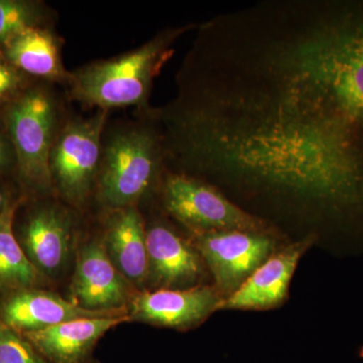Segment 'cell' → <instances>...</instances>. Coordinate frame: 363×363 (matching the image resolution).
Listing matches in <instances>:
<instances>
[{"label":"cell","instance_id":"22","mask_svg":"<svg viewBox=\"0 0 363 363\" xmlns=\"http://www.w3.org/2000/svg\"><path fill=\"white\" fill-rule=\"evenodd\" d=\"M13 197H16V196L1 183V179H0V212L6 206V203Z\"/></svg>","mask_w":363,"mask_h":363},{"label":"cell","instance_id":"1","mask_svg":"<svg viewBox=\"0 0 363 363\" xmlns=\"http://www.w3.org/2000/svg\"><path fill=\"white\" fill-rule=\"evenodd\" d=\"M257 76L277 125L363 164V0L288 2L260 44Z\"/></svg>","mask_w":363,"mask_h":363},{"label":"cell","instance_id":"15","mask_svg":"<svg viewBox=\"0 0 363 363\" xmlns=\"http://www.w3.org/2000/svg\"><path fill=\"white\" fill-rule=\"evenodd\" d=\"M102 241L112 264L133 288L147 283V230L135 207L111 212Z\"/></svg>","mask_w":363,"mask_h":363},{"label":"cell","instance_id":"16","mask_svg":"<svg viewBox=\"0 0 363 363\" xmlns=\"http://www.w3.org/2000/svg\"><path fill=\"white\" fill-rule=\"evenodd\" d=\"M2 56L14 68L30 77L54 82L69 81L71 74L65 70L58 38L42 26L26 28L9 40Z\"/></svg>","mask_w":363,"mask_h":363},{"label":"cell","instance_id":"11","mask_svg":"<svg viewBox=\"0 0 363 363\" xmlns=\"http://www.w3.org/2000/svg\"><path fill=\"white\" fill-rule=\"evenodd\" d=\"M114 316H128V311H90L44 288L28 289L0 297V320L21 334L81 318Z\"/></svg>","mask_w":363,"mask_h":363},{"label":"cell","instance_id":"4","mask_svg":"<svg viewBox=\"0 0 363 363\" xmlns=\"http://www.w3.org/2000/svg\"><path fill=\"white\" fill-rule=\"evenodd\" d=\"M16 154V175L35 195L52 189L50 155L58 135V107L45 88L28 86L0 112Z\"/></svg>","mask_w":363,"mask_h":363},{"label":"cell","instance_id":"9","mask_svg":"<svg viewBox=\"0 0 363 363\" xmlns=\"http://www.w3.org/2000/svg\"><path fill=\"white\" fill-rule=\"evenodd\" d=\"M135 290L112 264L102 240L81 247L70 285L71 302L90 311H128Z\"/></svg>","mask_w":363,"mask_h":363},{"label":"cell","instance_id":"7","mask_svg":"<svg viewBox=\"0 0 363 363\" xmlns=\"http://www.w3.org/2000/svg\"><path fill=\"white\" fill-rule=\"evenodd\" d=\"M26 207L23 211L20 207L16 211L14 233L33 266L45 279L55 278L70 259L73 241L70 214L51 203H35Z\"/></svg>","mask_w":363,"mask_h":363},{"label":"cell","instance_id":"12","mask_svg":"<svg viewBox=\"0 0 363 363\" xmlns=\"http://www.w3.org/2000/svg\"><path fill=\"white\" fill-rule=\"evenodd\" d=\"M128 321V316L81 318L21 335L49 363H88L105 334Z\"/></svg>","mask_w":363,"mask_h":363},{"label":"cell","instance_id":"20","mask_svg":"<svg viewBox=\"0 0 363 363\" xmlns=\"http://www.w3.org/2000/svg\"><path fill=\"white\" fill-rule=\"evenodd\" d=\"M28 76L14 68L0 54V109L28 87Z\"/></svg>","mask_w":363,"mask_h":363},{"label":"cell","instance_id":"6","mask_svg":"<svg viewBox=\"0 0 363 363\" xmlns=\"http://www.w3.org/2000/svg\"><path fill=\"white\" fill-rule=\"evenodd\" d=\"M107 116L108 111H99L89 118L71 119L59 130L52 145V188L73 206L82 207L92 192L99 172Z\"/></svg>","mask_w":363,"mask_h":363},{"label":"cell","instance_id":"5","mask_svg":"<svg viewBox=\"0 0 363 363\" xmlns=\"http://www.w3.org/2000/svg\"><path fill=\"white\" fill-rule=\"evenodd\" d=\"M164 208L194 233L248 231L271 234L269 223L229 200L201 179L169 173L162 184Z\"/></svg>","mask_w":363,"mask_h":363},{"label":"cell","instance_id":"2","mask_svg":"<svg viewBox=\"0 0 363 363\" xmlns=\"http://www.w3.org/2000/svg\"><path fill=\"white\" fill-rule=\"evenodd\" d=\"M195 25L162 30L142 47L71 74L70 96L100 111L147 106L155 78L174 54V44Z\"/></svg>","mask_w":363,"mask_h":363},{"label":"cell","instance_id":"14","mask_svg":"<svg viewBox=\"0 0 363 363\" xmlns=\"http://www.w3.org/2000/svg\"><path fill=\"white\" fill-rule=\"evenodd\" d=\"M308 247L309 240L300 241L269 257L235 292L222 298L218 310L260 309L281 303Z\"/></svg>","mask_w":363,"mask_h":363},{"label":"cell","instance_id":"13","mask_svg":"<svg viewBox=\"0 0 363 363\" xmlns=\"http://www.w3.org/2000/svg\"><path fill=\"white\" fill-rule=\"evenodd\" d=\"M147 281L156 290L195 285L201 278L199 255L169 227L155 224L147 229Z\"/></svg>","mask_w":363,"mask_h":363},{"label":"cell","instance_id":"21","mask_svg":"<svg viewBox=\"0 0 363 363\" xmlns=\"http://www.w3.org/2000/svg\"><path fill=\"white\" fill-rule=\"evenodd\" d=\"M16 154L4 124L0 117V179L11 172L16 173Z\"/></svg>","mask_w":363,"mask_h":363},{"label":"cell","instance_id":"18","mask_svg":"<svg viewBox=\"0 0 363 363\" xmlns=\"http://www.w3.org/2000/svg\"><path fill=\"white\" fill-rule=\"evenodd\" d=\"M44 13L42 4L38 1L0 0V54L16 35L26 28L40 26Z\"/></svg>","mask_w":363,"mask_h":363},{"label":"cell","instance_id":"10","mask_svg":"<svg viewBox=\"0 0 363 363\" xmlns=\"http://www.w3.org/2000/svg\"><path fill=\"white\" fill-rule=\"evenodd\" d=\"M217 289L135 290L128 306L130 320L156 326L186 329L200 323L218 310L222 301Z\"/></svg>","mask_w":363,"mask_h":363},{"label":"cell","instance_id":"3","mask_svg":"<svg viewBox=\"0 0 363 363\" xmlns=\"http://www.w3.org/2000/svg\"><path fill=\"white\" fill-rule=\"evenodd\" d=\"M164 162L161 130L133 125L116 130L102 145L98 199L111 211L135 207Z\"/></svg>","mask_w":363,"mask_h":363},{"label":"cell","instance_id":"19","mask_svg":"<svg viewBox=\"0 0 363 363\" xmlns=\"http://www.w3.org/2000/svg\"><path fill=\"white\" fill-rule=\"evenodd\" d=\"M0 363H49L18 332L0 320Z\"/></svg>","mask_w":363,"mask_h":363},{"label":"cell","instance_id":"8","mask_svg":"<svg viewBox=\"0 0 363 363\" xmlns=\"http://www.w3.org/2000/svg\"><path fill=\"white\" fill-rule=\"evenodd\" d=\"M271 234L248 231L194 233L195 245L211 269L218 292L227 297L238 288L271 255Z\"/></svg>","mask_w":363,"mask_h":363},{"label":"cell","instance_id":"23","mask_svg":"<svg viewBox=\"0 0 363 363\" xmlns=\"http://www.w3.org/2000/svg\"><path fill=\"white\" fill-rule=\"evenodd\" d=\"M88 363H100V362H96V360L92 359V360H91L90 362H88Z\"/></svg>","mask_w":363,"mask_h":363},{"label":"cell","instance_id":"17","mask_svg":"<svg viewBox=\"0 0 363 363\" xmlns=\"http://www.w3.org/2000/svg\"><path fill=\"white\" fill-rule=\"evenodd\" d=\"M23 200L21 196L11 198L0 212V297L44 288L48 281L28 259L14 233V218Z\"/></svg>","mask_w":363,"mask_h":363}]
</instances>
